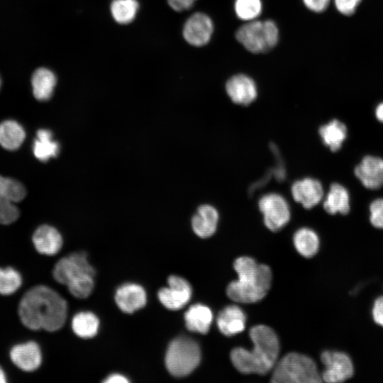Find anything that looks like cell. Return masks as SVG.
Segmentation results:
<instances>
[{
  "label": "cell",
  "instance_id": "f546056e",
  "mask_svg": "<svg viewBox=\"0 0 383 383\" xmlns=\"http://www.w3.org/2000/svg\"><path fill=\"white\" fill-rule=\"evenodd\" d=\"M20 273L12 267L0 268V294L10 295L15 293L21 286Z\"/></svg>",
  "mask_w": 383,
  "mask_h": 383
},
{
  "label": "cell",
  "instance_id": "277c9868",
  "mask_svg": "<svg viewBox=\"0 0 383 383\" xmlns=\"http://www.w3.org/2000/svg\"><path fill=\"white\" fill-rule=\"evenodd\" d=\"M321 381L314 361L297 353L284 356L276 365L271 379L273 383H318Z\"/></svg>",
  "mask_w": 383,
  "mask_h": 383
},
{
  "label": "cell",
  "instance_id": "ac0fdd59",
  "mask_svg": "<svg viewBox=\"0 0 383 383\" xmlns=\"http://www.w3.org/2000/svg\"><path fill=\"white\" fill-rule=\"evenodd\" d=\"M246 316L236 305H231L221 310L216 319L218 328L223 335L233 336L245 328Z\"/></svg>",
  "mask_w": 383,
  "mask_h": 383
},
{
  "label": "cell",
  "instance_id": "3957f363",
  "mask_svg": "<svg viewBox=\"0 0 383 383\" xmlns=\"http://www.w3.org/2000/svg\"><path fill=\"white\" fill-rule=\"evenodd\" d=\"M233 265L238 279L227 287L228 296L238 303H254L263 299L271 286L270 268L247 256L237 258Z\"/></svg>",
  "mask_w": 383,
  "mask_h": 383
},
{
  "label": "cell",
  "instance_id": "6da1fadb",
  "mask_svg": "<svg viewBox=\"0 0 383 383\" xmlns=\"http://www.w3.org/2000/svg\"><path fill=\"white\" fill-rule=\"evenodd\" d=\"M67 311L66 301L45 286H37L28 290L18 307L19 317L26 327L48 331H55L62 327Z\"/></svg>",
  "mask_w": 383,
  "mask_h": 383
},
{
  "label": "cell",
  "instance_id": "cb8c5ba5",
  "mask_svg": "<svg viewBox=\"0 0 383 383\" xmlns=\"http://www.w3.org/2000/svg\"><path fill=\"white\" fill-rule=\"evenodd\" d=\"M26 132L23 126L14 120H6L0 123V145L7 150H16L23 143Z\"/></svg>",
  "mask_w": 383,
  "mask_h": 383
},
{
  "label": "cell",
  "instance_id": "d6986e66",
  "mask_svg": "<svg viewBox=\"0 0 383 383\" xmlns=\"http://www.w3.org/2000/svg\"><path fill=\"white\" fill-rule=\"evenodd\" d=\"M33 243L38 252L53 255L61 249L62 238L60 233L54 227L43 225L34 232Z\"/></svg>",
  "mask_w": 383,
  "mask_h": 383
},
{
  "label": "cell",
  "instance_id": "8d00e7d4",
  "mask_svg": "<svg viewBox=\"0 0 383 383\" xmlns=\"http://www.w3.org/2000/svg\"><path fill=\"white\" fill-rule=\"evenodd\" d=\"M303 2L309 10L321 12L328 7L330 0H303Z\"/></svg>",
  "mask_w": 383,
  "mask_h": 383
},
{
  "label": "cell",
  "instance_id": "1f68e13d",
  "mask_svg": "<svg viewBox=\"0 0 383 383\" xmlns=\"http://www.w3.org/2000/svg\"><path fill=\"white\" fill-rule=\"evenodd\" d=\"M94 276L84 275L67 285L69 292L77 298H86L92 292L94 288Z\"/></svg>",
  "mask_w": 383,
  "mask_h": 383
},
{
  "label": "cell",
  "instance_id": "60d3db41",
  "mask_svg": "<svg viewBox=\"0 0 383 383\" xmlns=\"http://www.w3.org/2000/svg\"><path fill=\"white\" fill-rule=\"evenodd\" d=\"M1 77H0V89H1Z\"/></svg>",
  "mask_w": 383,
  "mask_h": 383
},
{
  "label": "cell",
  "instance_id": "ab89813d",
  "mask_svg": "<svg viewBox=\"0 0 383 383\" xmlns=\"http://www.w3.org/2000/svg\"><path fill=\"white\" fill-rule=\"evenodd\" d=\"M6 382V374L2 370V368L0 367V383H5Z\"/></svg>",
  "mask_w": 383,
  "mask_h": 383
},
{
  "label": "cell",
  "instance_id": "e0dca14e",
  "mask_svg": "<svg viewBox=\"0 0 383 383\" xmlns=\"http://www.w3.org/2000/svg\"><path fill=\"white\" fill-rule=\"evenodd\" d=\"M115 300L121 311L131 313L145 305L146 293L138 284H125L117 289Z\"/></svg>",
  "mask_w": 383,
  "mask_h": 383
},
{
  "label": "cell",
  "instance_id": "7402d4cb",
  "mask_svg": "<svg viewBox=\"0 0 383 383\" xmlns=\"http://www.w3.org/2000/svg\"><path fill=\"white\" fill-rule=\"evenodd\" d=\"M184 320L188 330L206 334L211 327L213 313L207 306L196 304L191 306L185 312Z\"/></svg>",
  "mask_w": 383,
  "mask_h": 383
},
{
  "label": "cell",
  "instance_id": "f35d334b",
  "mask_svg": "<svg viewBox=\"0 0 383 383\" xmlns=\"http://www.w3.org/2000/svg\"><path fill=\"white\" fill-rule=\"evenodd\" d=\"M375 116L379 121L383 123V102L377 105L375 109Z\"/></svg>",
  "mask_w": 383,
  "mask_h": 383
},
{
  "label": "cell",
  "instance_id": "7c38bea8",
  "mask_svg": "<svg viewBox=\"0 0 383 383\" xmlns=\"http://www.w3.org/2000/svg\"><path fill=\"white\" fill-rule=\"evenodd\" d=\"M167 282L169 287L158 292L159 300L168 309H182L191 299V285L186 279L176 275L170 276Z\"/></svg>",
  "mask_w": 383,
  "mask_h": 383
},
{
  "label": "cell",
  "instance_id": "9c48e42d",
  "mask_svg": "<svg viewBox=\"0 0 383 383\" xmlns=\"http://www.w3.org/2000/svg\"><path fill=\"white\" fill-rule=\"evenodd\" d=\"M87 274L95 275L94 269L89 263L84 252H74L62 257L53 269V277L62 284L71 282Z\"/></svg>",
  "mask_w": 383,
  "mask_h": 383
},
{
  "label": "cell",
  "instance_id": "30bf717a",
  "mask_svg": "<svg viewBox=\"0 0 383 383\" xmlns=\"http://www.w3.org/2000/svg\"><path fill=\"white\" fill-rule=\"evenodd\" d=\"M325 369L321 379L328 383L342 382L351 378L354 374L353 362L343 352L326 350L321 355Z\"/></svg>",
  "mask_w": 383,
  "mask_h": 383
},
{
  "label": "cell",
  "instance_id": "74e56055",
  "mask_svg": "<svg viewBox=\"0 0 383 383\" xmlns=\"http://www.w3.org/2000/svg\"><path fill=\"white\" fill-rule=\"evenodd\" d=\"M104 382L106 383H124L128 382L129 381L121 374H113L109 376Z\"/></svg>",
  "mask_w": 383,
  "mask_h": 383
},
{
  "label": "cell",
  "instance_id": "9a60e30c",
  "mask_svg": "<svg viewBox=\"0 0 383 383\" xmlns=\"http://www.w3.org/2000/svg\"><path fill=\"white\" fill-rule=\"evenodd\" d=\"M292 194L295 201L309 209L321 201L323 189L318 180L308 177L297 180L292 184Z\"/></svg>",
  "mask_w": 383,
  "mask_h": 383
},
{
  "label": "cell",
  "instance_id": "2e32d148",
  "mask_svg": "<svg viewBox=\"0 0 383 383\" xmlns=\"http://www.w3.org/2000/svg\"><path fill=\"white\" fill-rule=\"evenodd\" d=\"M10 357L16 366L26 372L37 370L42 362L40 347L33 341L13 346L10 351Z\"/></svg>",
  "mask_w": 383,
  "mask_h": 383
},
{
  "label": "cell",
  "instance_id": "44dd1931",
  "mask_svg": "<svg viewBox=\"0 0 383 383\" xmlns=\"http://www.w3.org/2000/svg\"><path fill=\"white\" fill-rule=\"evenodd\" d=\"M56 83V77L50 70L46 67L38 68L31 77L34 97L41 101L49 100L53 94Z\"/></svg>",
  "mask_w": 383,
  "mask_h": 383
},
{
  "label": "cell",
  "instance_id": "f1b7e54d",
  "mask_svg": "<svg viewBox=\"0 0 383 383\" xmlns=\"http://www.w3.org/2000/svg\"><path fill=\"white\" fill-rule=\"evenodd\" d=\"M138 9L139 4L137 0H113L110 6L113 18L122 25L131 23Z\"/></svg>",
  "mask_w": 383,
  "mask_h": 383
},
{
  "label": "cell",
  "instance_id": "8fae6325",
  "mask_svg": "<svg viewBox=\"0 0 383 383\" xmlns=\"http://www.w3.org/2000/svg\"><path fill=\"white\" fill-rule=\"evenodd\" d=\"M213 33V23L206 13L196 12L189 16L183 26L182 35L187 43L195 47L206 45Z\"/></svg>",
  "mask_w": 383,
  "mask_h": 383
},
{
  "label": "cell",
  "instance_id": "e575fe53",
  "mask_svg": "<svg viewBox=\"0 0 383 383\" xmlns=\"http://www.w3.org/2000/svg\"><path fill=\"white\" fill-rule=\"evenodd\" d=\"M372 315L374 321L383 327V296L375 299L372 309Z\"/></svg>",
  "mask_w": 383,
  "mask_h": 383
},
{
  "label": "cell",
  "instance_id": "836d02e7",
  "mask_svg": "<svg viewBox=\"0 0 383 383\" xmlns=\"http://www.w3.org/2000/svg\"><path fill=\"white\" fill-rule=\"evenodd\" d=\"M361 0H335L336 9L342 14L350 16L356 10Z\"/></svg>",
  "mask_w": 383,
  "mask_h": 383
},
{
  "label": "cell",
  "instance_id": "5b68a950",
  "mask_svg": "<svg viewBox=\"0 0 383 383\" xmlns=\"http://www.w3.org/2000/svg\"><path fill=\"white\" fill-rule=\"evenodd\" d=\"M237 40L249 52L262 53L272 49L279 40V29L272 20H252L235 33Z\"/></svg>",
  "mask_w": 383,
  "mask_h": 383
},
{
  "label": "cell",
  "instance_id": "603a6c76",
  "mask_svg": "<svg viewBox=\"0 0 383 383\" xmlns=\"http://www.w3.org/2000/svg\"><path fill=\"white\" fill-rule=\"evenodd\" d=\"M323 209L329 214H348L350 211V196L340 184L333 183L323 201Z\"/></svg>",
  "mask_w": 383,
  "mask_h": 383
},
{
  "label": "cell",
  "instance_id": "ba28073f",
  "mask_svg": "<svg viewBox=\"0 0 383 383\" xmlns=\"http://www.w3.org/2000/svg\"><path fill=\"white\" fill-rule=\"evenodd\" d=\"M266 227L272 231L281 230L290 219V209L286 199L280 194L270 193L258 202Z\"/></svg>",
  "mask_w": 383,
  "mask_h": 383
},
{
  "label": "cell",
  "instance_id": "4316f807",
  "mask_svg": "<svg viewBox=\"0 0 383 383\" xmlns=\"http://www.w3.org/2000/svg\"><path fill=\"white\" fill-rule=\"evenodd\" d=\"M293 241L297 252L307 258L314 256L319 249L320 242L318 235L308 228L296 231Z\"/></svg>",
  "mask_w": 383,
  "mask_h": 383
},
{
  "label": "cell",
  "instance_id": "4fadbf2b",
  "mask_svg": "<svg viewBox=\"0 0 383 383\" xmlns=\"http://www.w3.org/2000/svg\"><path fill=\"white\" fill-rule=\"evenodd\" d=\"M226 91L231 101L239 105H249L257 96L255 81L244 74L232 76L226 82Z\"/></svg>",
  "mask_w": 383,
  "mask_h": 383
},
{
  "label": "cell",
  "instance_id": "52a82bcc",
  "mask_svg": "<svg viewBox=\"0 0 383 383\" xmlns=\"http://www.w3.org/2000/svg\"><path fill=\"white\" fill-rule=\"evenodd\" d=\"M26 196V189L19 181L0 175V224H10L19 217L15 205Z\"/></svg>",
  "mask_w": 383,
  "mask_h": 383
},
{
  "label": "cell",
  "instance_id": "7a4b0ae2",
  "mask_svg": "<svg viewBox=\"0 0 383 383\" xmlns=\"http://www.w3.org/2000/svg\"><path fill=\"white\" fill-rule=\"evenodd\" d=\"M250 338L253 343L252 350L233 348L231 362L241 373L265 374L275 366L279 356L278 337L270 327L257 325L250 330Z\"/></svg>",
  "mask_w": 383,
  "mask_h": 383
},
{
  "label": "cell",
  "instance_id": "d590c367",
  "mask_svg": "<svg viewBox=\"0 0 383 383\" xmlns=\"http://www.w3.org/2000/svg\"><path fill=\"white\" fill-rule=\"evenodd\" d=\"M195 1L196 0H167L169 6L177 12L189 9Z\"/></svg>",
  "mask_w": 383,
  "mask_h": 383
},
{
  "label": "cell",
  "instance_id": "83f0119b",
  "mask_svg": "<svg viewBox=\"0 0 383 383\" xmlns=\"http://www.w3.org/2000/svg\"><path fill=\"white\" fill-rule=\"evenodd\" d=\"M99 321L91 312H80L73 317L72 327L74 333L84 338L94 337L98 331Z\"/></svg>",
  "mask_w": 383,
  "mask_h": 383
},
{
  "label": "cell",
  "instance_id": "4dcf8cb0",
  "mask_svg": "<svg viewBox=\"0 0 383 383\" xmlns=\"http://www.w3.org/2000/svg\"><path fill=\"white\" fill-rule=\"evenodd\" d=\"M262 9L261 0H235L234 4L236 16L245 21L257 19Z\"/></svg>",
  "mask_w": 383,
  "mask_h": 383
},
{
  "label": "cell",
  "instance_id": "d4e9b609",
  "mask_svg": "<svg viewBox=\"0 0 383 383\" xmlns=\"http://www.w3.org/2000/svg\"><path fill=\"white\" fill-rule=\"evenodd\" d=\"M319 135L324 145L333 152L340 149L347 136V127L337 120L333 119L319 128Z\"/></svg>",
  "mask_w": 383,
  "mask_h": 383
},
{
  "label": "cell",
  "instance_id": "8992f818",
  "mask_svg": "<svg viewBox=\"0 0 383 383\" xmlns=\"http://www.w3.org/2000/svg\"><path fill=\"white\" fill-rule=\"evenodd\" d=\"M165 361L172 375L177 377L187 376L200 363V347L194 340L189 337H178L169 345Z\"/></svg>",
  "mask_w": 383,
  "mask_h": 383
},
{
  "label": "cell",
  "instance_id": "d6a6232c",
  "mask_svg": "<svg viewBox=\"0 0 383 383\" xmlns=\"http://www.w3.org/2000/svg\"><path fill=\"white\" fill-rule=\"evenodd\" d=\"M370 221L374 227L383 229V198L376 199L370 204Z\"/></svg>",
  "mask_w": 383,
  "mask_h": 383
},
{
  "label": "cell",
  "instance_id": "484cf974",
  "mask_svg": "<svg viewBox=\"0 0 383 383\" xmlns=\"http://www.w3.org/2000/svg\"><path fill=\"white\" fill-rule=\"evenodd\" d=\"M33 142V150L35 157L41 162H46L56 157L60 150L59 144L52 140V134L48 129H40Z\"/></svg>",
  "mask_w": 383,
  "mask_h": 383
},
{
  "label": "cell",
  "instance_id": "5bb4252c",
  "mask_svg": "<svg viewBox=\"0 0 383 383\" xmlns=\"http://www.w3.org/2000/svg\"><path fill=\"white\" fill-rule=\"evenodd\" d=\"M355 174L370 189L383 186V159L372 155L365 156L355 167Z\"/></svg>",
  "mask_w": 383,
  "mask_h": 383
},
{
  "label": "cell",
  "instance_id": "ffe728a7",
  "mask_svg": "<svg viewBox=\"0 0 383 383\" xmlns=\"http://www.w3.org/2000/svg\"><path fill=\"white\" fill-rule=\"evenodd\" d=\"M218 213L212 206H200L192 219L194 232L200 238H206L213 235L217 228Z\"/></svg>",
  "mask_w": 383,
  "mask_h": 383
}]
</instances>
